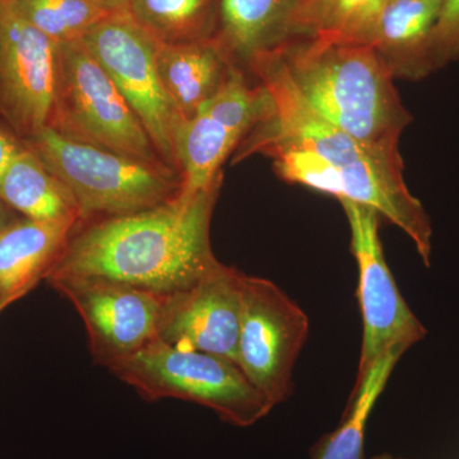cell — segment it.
Returning a JSON list of instances; mask_svg holds the SVG:
<instances>
[{"label":"cell","instance_id":"1","mask_svg":"<svg viewBox=\"0 0 459 459\" xmlns=\"http://www.w3.org/2000/svg\"><path fill=\"white\" fill-rule=\"evenodd\" d=\"M222 180L195 195L123 216L78 223L47 281L99 279L170 295L219 263L211 221Z\"/></svg>","mask_w":459,"mask_h":459},{"label":"cell","instance_id":"2","mask_svg":"<svg viewBox=\"0 0 459 459\" xmlns=\"http://www.w3.org/2000/svg\"><path fill=\"white\" fill-rule=\"evenodd\" d=\"M249 75L268 91L270 111L238 144L237 161L285 148L312 151L341 172L338 201L374 208L412 238L430 267L433 229L424 205L404 183L401 153L364 146L314 110L290 80L279 54L261 60Z\"/></svg>","mask_w":459,"mask_h":459},{"label":"cell","instance_id":"3","mask_svg":"<svg viewBox=\"0 0 459 459\" xmlns=\"http://www.w3.org/2000/svg\"><path fill=\"white\" fill-rule=\"evenodd\" d=\"M279 56L307 104L364 146L400 152L412 117L402 104L394 74L370 44L301 36Z\"/></svg>","mask_w":459,"mask_h":459},{"label":"cell","instance_id":"4","mask_svg":"<svg viewBox=\"0 0 459 459\" xmlns=\"http://www.w3.org/2000/svg\"><path fill=\"white\" fill-rule=\"evenodd\" d=\"M23 142L71 193L80 222L150 210L181 192L180 174L169 166L72 140L49 126Z\"/></svg>","mask_w":459,"mask_h":459},{"label":"cell","instance_id":"5","mask_svg":"<svg viewBox=\"0 0 459 459\" xmlns=\"http://www.w3.org/2000/svg\"><path fill=\"white\" fill-rule=\"evenodd\" d=\"M108 369L144 400L195 402L235 427L255 425L274 409L235 362L175 349L159 338Z\"/></svg>","mask_w":459,"mask_h":459},{"label":"cell","instance_id":"6","mask_svg":"<svg viewBox=\"0 0 459 459\" xmlns=\"http://www.w3.org/2000/svg\"><path fill=\"white\" fill-rule=\"evenodd\" d=\"M49 128L72 140L165 165L141 120L82 41L60 45Z\"/></svg>","mask_w":459,"mask_h":459},{"label":"cell","instance_id":"7","mask_svg":"<svg viewBox=\"0 0 459 459\" xmlns=\"http://www.w3.org/2000/svg\"><path fill=\"white\" fill-rule=\"evenodd\" d=\"M81 41L104 66L137 115L164 164L179 172L174 133L183 117L166 95L157 72L159 42L128 9L113 12Z\"/></svg>","mask_w":459,"mask_h":459},{"label":"cell","instance_id":"8","mask_svg":"<svg viewBox=\"0 0 459 459\" xmlns=\"http://www.w3.org/2000/svg\"><path fill=\"white\" fill-rule=\"evenodd\" d=\"M309 334V318L276 283L244 276L238 367L272 406L292 392L296 360Z\"/></svg>","mask_w":459,"mask_h":459},{"label":"cell","instance_id":"9","mask_svg":"<svg viewBox=\"0 0 459 459\" xmlns=\"http://www.w3.org/2000/svg\"><path fill=\"white\" fill-rule=\"evenodd\" d=\"M358 263V300L362 316V343L356 383L394 347L409 350L424 340L427 329L404 301L386 264L379 237V216L374 208L340 201Z\"/></svg>","mask_w":459,"mask_h":459},{"label":"cell","instance_id":"10","mask_svg":"<svg viewBox=\"0 0 459 459\" xmlns=\"http://www.w3.org/2000/svg\"><path fill=\"white\" fill-rule=\"evenodd\" d=\"M59 50L0 0V122L22 141L50 126Z\"/></svg>","mask_w":459,"mask_h":459},{"label":"cell","instance_id":"11","mask_svg":"<svg viewBox=\"0 0 459 459\" xmlns=\"http://www.w3.org/2000/svg\"><path fill=\"white\" fill-rule=\"evenodd\" d=\"M49 283L80 314L91 353L102 367L123 360L156 340L166 295L99 279H60Z\"/></svg>","mask_w":459,"mask_h":459},{"label":"cell","instance_id":"12","mask_svg":"<svg viewBox=\"0 0 459 459\" xmlns=\"http://www.w3.org/2000/svg\"><path fill=\"white\" fill-rule=\"evenodd\" d=\"M244 276L219 262L197 282L166 295L157 338L175 349L211 353L238 365Z\"/></svg>","mask_w":459,"mask_h":459},{"label":"cell","instance_id":"13","mask_svg":"<svg viewBox=\"0 0 459 459\" xmlns=\"http://www.w3.org/2000/svg\"><path fill=\"white\" fill-rule=\"evenodd\" d=\"M305 0H221L216 39L234 68L249 74L301 38Z\"/></svg>","mask_w":459,"mask_h":459},{"label":"cell","instance_id":"14","mask_svg":"<svg viewBox=\"0 0 459 459\" xmlns=\"http://www.w3.org/2000/svg\"><path fill=\"white\" fill-rule=\"evenodd\" d=\"M249 133V124L222 99L213 96L174 133L181 195H195L222 180V165Z\"/></svg>","mask_w":459,"mask_h":459},{"label":"cell","instance_id":"15","mask_svg":"<svg viewBox=\"0 0 459 459\" xmlns=\"http://www.w3.org/2000/svg\"><path fill=\"white\" fill-rule=\"evenodd\" d=\"M80 221L0 222V314L47 280Z\"/></svg>","mask_w":459,"mask_h":459},{"label":"cell","instance_id":"16","mask_svg":"<svg viewBox=\"0 0 459 459\" xmlns=\"http://www.w3.org/2000/svg\"><path fill=\"white\" fill-rule=\"evenodd\" d=\"M234 68L216 39L180 45H161L157 51V72L178 113L193 117L213 98Z\"/></svg>","mask_w":459,"mask_h":459},{"label":"cell","instance_id":"17","mask_svg":"<svg viewBox=\"0 0 459 459\" xmlns=\"http://www.w3.org/2000/svg\"><path fill=\"white\" fill-rule=\"evenodd\" d=\"M443 0H389L370 45L394 77L418 81L430 74L428 48Z\"/></svg>","mask_w":459,"mask_h":459},{"label":"cell","instance_id":"18","mask_svg":"<svg viewBox=\"0 0 459 459\" xmlns=\"http://www.w3.org/2000/svg\"><path fill=\"white\" fill-rule=\"evenodd\" d=\"M0 204L35 221H80L71 193L25 142L0 181Z\"/></svg>","mask_w":459,"mask_h":459},{"label":"cell","instance_id":"19","mask_svg":"<svg viewBox=\"0 0 459 459\" xmlns=\"http://www.w3.org/2000/svg\"><path fill=\"white\" fill-rule=\"evenodd\" d=\"M406 351L403 347H394L371 367L353 388L346 416L340 427L316 444L312 459H364L365 429L371 411L385 391L395 365Z\"/></svg>","mask_w":459,"mask_h":459},{"label":"cell","instance_id":"20","mask_svg":"<svg viewBox=\"0 0 459 459\" xmlns=\"http://www.w3.org/2000/svg\"><path fill=\"white\" fill-rule=\"evenodd\" d=\"M221 0H131L128 12L159 44L180 45L216 36Z\"/></svg>","mask_w":459,"mask_h":459},{"label":"cell","instance_id":"21","mask_svg":"<svg viewBox=\"0 0 459 459\" xmlns=\"http://www.w3.org/2000/svg\"><path fill=\"white\" fill-rule=\"evenodd\" d=\"M389 0H305L303 36L370 44Z\"/></svg>","mask_w":459,"mask_h":459},{"label":"cell","instance_id":"22","mask_svg":"<svg viewBox=\"0 0 459 459\" xmlns=\"http://www.w3.org/2000/svg\"><path fill=\"white\" fill-rule=\"evenodd\" d=\"M9 5L30 25L56 44L81 41L113 12L92 0H9Z\"/></svg>","mask_w":459,"mask_h":459},{"label":"cell","instance_id":"23","mask_svg":"<svg viewBox=\"0 0 459 459\" xmlns=\"http://www.w3.org/2000/svg\"><path fill=\"white\" fill-rule=\"evenodd\" d=\"M459 60V0H443L428 48L430 74Z\"/></svg>","mask_w":459,"mask_h":459},{"label":"cell","instance_id":"24","mask_svg":"<svg viewBox=\"0 0 459 459\" xmlns=\"http://www.w3.org/2000/svg\"><path fill=\"white\" fill-rule=\"evenodd\" d=\"M23 147V141L12 132L4 123L0 122V181L7 171L12 160Z\"/></svg>","mask_w":459,"mask_h":459},{"label":"cell","instance_id":"25","mask_svg":"<svg viewBox=\"0 0 459 459\" xmlns=\"http://www.w3.org/2000/svg\"><path fill=\"white\" fill-rule=\"evenodd\" d=\"M92 2L99 4L100 7L108 9V11L117 12L128 9L131 0H92Z\"/></svg>","mask_w":459,"mask_h":459},{"label":"cell","instance_id":"26","mask_svg":"<svg viewBox=\"0 0 459 459\" xmlns=\"http://www.w3.org/2000/svg\"><path fill=\"white\" fill-rule=\"evenodd\" d=\"M371 459H402V458H394L392 457V455H377V457L371 458Z\"/></svg>","mask_w":459,"mask_h":459},{"label":"cell","instance_id":"27","mask_svg":"<svg viewBox=\"0 0 459 459\" xmlns=\"http://www.w3.org/2000/svg\"><path fill=\"white\" fill-rule=\"evenodd\" d=\"M7 2H9V0H7Z\"/></svg>","mask_w":459,"mask_h":459}]
</instances>
